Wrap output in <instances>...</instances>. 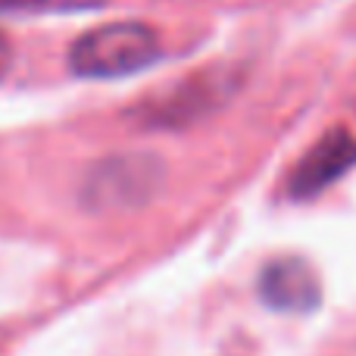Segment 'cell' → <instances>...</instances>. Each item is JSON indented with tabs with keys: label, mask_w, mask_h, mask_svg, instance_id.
<instances>
[{
	"label": "cell",
	"mask_w": 356,
	"mask_h": 356,
	"mask_svg": "<svg viewBox=\"0 0 356 356\" xmlns=\"http://www.w3.org/2000/svg\"><path fill=\"white\" fill-rule=\"evenodd\" d=\"M160 60V38L144 22H113L81 35L69 50V66L81 79L135 75Z\"/></svg>",
	"instance_id": "cell-1"
},
{
	"label": "cell",
	"mask_w": 356,
	"mask_h": 356,
	"mask_svg": "<svg viewBox=\"0 0 356 356\" xmlns=\"http://www.w3.org/2000/svg\"><path fill=\"white\" fill-rule=\"evenodd\" d=\"M356 166V135L344 125L328 129L313 147L303 154L288 181V194L294 200H313L338 178H344Z\"/></svg>",
	"instance_id": "cell-2"
},
{
	"label": "cell",
	"mask_w": 356,
	"mask_h": 356,
	"mask_svg": "<svg viewBox=\"0 0 356 356\" xmlns=\"http://www.w3.org/2000/svg\"><path fill=\"white\" fill-rule=\"evenodd\" d=\"M259 297L278 313H309L322 300V288L307 259L282 257L259 272Z\"/></svg>",
	"instance_id": "cell-3"
},
{
	"label": "cell",
	"mask_w": 356,
	"mask_h": 356,
	"mask_svg": "<svg viewBox=\"0 0 356 356\" xmlns=\"http://www.w3.org/2000/svg\"><path fill=\"white\" fill-rule=\"evenodd\" d=\"M106 0H0V13H60V10H88Z\"/></svg>",
	"instance_id": "cell-4"
},
{
	"label": "cell",
	"mask_w": 356,
	"mask_h": 356,
	"mask_svg": "<svg viewBox=\"0 0 356 356\" xmlns=\"http://www.w3.org/2000/svg\"><path fill=\"white\" fill-rule=\"evenodd\" d=\"M13 66V47H10V38L0 35V79H3L6 72H10Z\"/></svg>",
	"instance_id": "cell-5"
}]
</instances>
